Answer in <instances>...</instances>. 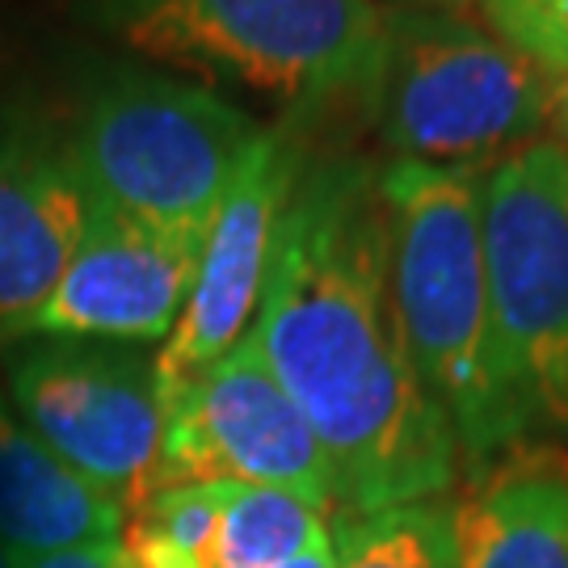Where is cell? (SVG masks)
<instances>
[{
  "mask_svg": "<svg viewBox=\"0 0 568 568\" xmlns=\"http://www.w3.org/2000/svg\"><path fill=\"white\" fill-rule=\"evenodd\" d=\"M379 4H405V9H443V13H471L476 0H379Z\"/></svg>",
  "mask_w": 568,
  "mask_h": 568,
  "instance_id": "cell-21",
  "label": "cell"
},
{
  "mask_svg": "<svg viewBox=\"0 0 568 568\" xmlns=\"http://www.w3.org/2000/svg\"><path fill=\"white\" fill-rule=\"evenodd\" d=\"M476 13L544 77L568 72V0H476Z\"/></svg>",
  "mask_w": 568,
  "mask_h": 568,
  "instance_id": "cell-17",
  "label": "cell"
},
{
  "mask_svg": "<svg viewBox=\"0 0 568 568\" xmlns=\"http://www.w3.org/2000/svg\"><path fill=\"white\" fill-rule=\"evenodd\" d=\"M98 199L63 126L0 114V333L55 291Z\"/></svg>",
  "mask_w": 568,
  "mask_h": 568,
  "instance_id": "cell-11",
  "label": "cell"
},
{
  "mask_svg": "<svg viewBox=\"0 0 568 568\" xmlns=\"http://www.w3.org/2000/svg\"><path fill=\"white\" fill-rule=\"evenodd\" d=\"M194 480L283 488L325 514L337 506L325 447L274 379L253 333L164 405L156 488Z\"/></svg>",
  "mask_w": 568,
  "mask_h": 568,
  "instance_id": "cell-8",
  "label": "cell"
},
{
  "mask_svg": "<svg viewBox=\"0 0 568 568\" xmlns=\"http://www.w3.org/2000/svg\"><path fill=\"white\" fill-rule=\"evenodd\" d=\"M232 480H194V485H164L152 488L135 506V523H126V535H152L178 551H185L194 565L211 548V535L220 527Z\"/></svg>",
  "mask_w": 568,
  "mask_h": 568,
  "instance_id": "cell-16",
  "label": "cell"
},
{
  "mask_svg": "<svg viewBox=\"0 0 568 568\" xmlns=\"http://www.w3.org/2000/svg\"><path fill=\"white\" fill-rule=\"evenodd\" d=\"M283 568H337V548L333 544H321V548L304 551L300 560H291V565Z\"/></svg>",
  "mask_w": 568,
  "mask_h": 568,
  "instance_id": "cell-22",
  "label": "cell"
},
{
  "mask_svg": "<svg viewBox=\"0 0 568 568\" xmlns=\"http://www.w3.org/2000/svg\"><path fill=\"white\" fill-rule=\"evenodd\" d=\"M455 568H568V450L514 443L450 506Z\"/></svg>",
  "mask_w": 568,
  "mask_h": 568,
  "instance_id": "cell-12",
  "label": "cell"
},
{
  "mask_svg": "<svg viewBox=\"0 0 568 568\" xmlns=\"http://www.w3.org/2000/svg\"><path fill=\"white\" fill-rule=\"evenodd\" d=\"M321 544H333L325 509L283 488L236 485L199 568H283Z\"/></svg>",
  "mask_w": 568,
  "mask_h": 568,
  "instance_id": "cell-14",
  "label": "cell"
},
{
  "mask_svg": "<svg viewBox=\"0 0 568 568\" xmlns=\"http://www.w3.org/2000/svg\"><path fill=\"white\" fill-rule=\"evenodd\" d=\"M4 396L63 464L122 509L156 488L164 400L143 354L68 337L18 342L4 363Z\"/></svg>",
  "mask_w": 568,
  "mask_h": 568,
  "instance_id": "cell-7",
  "label": "cell"
},
{
  "mask_svg": "<svg viewBox=\"0 0 568 568\" xmlns=\"http://www.w3.org/2000/svg\"><path fill=\"white\" fill-rule=\"evenodd\" d=\"M13 568H140L126 544H93V548L55 551V556H39V560H18Z\"/></svg>",
  "mask_w": 568,
  "mask_h": 568,
  "instance_id": "cell-18",
  "label": "cell"
},
{
  "mask_svg": "<svg viewBox=\"0 0 568 568\" xmlns=\"http://www.w3.org/2000/svg\"><path fill=\"white\" fill-rule=\"evenodd\" d=\"M0 568H13V556L4 551V544H0Z\"/></svg>",
  "mask_w": 568,
  "mask_h": 568,
  "instance_id": "cell-23",
  "label": "cell"
},
{
  "mask_svg": "<svg viewBox=\"0 0 568 568\" xmlns=\"http://www.w3.org/2000/svg\"><path fill=\"white\" fill-rule=\"evenodd\" d=\"M387 278L417 384L455 434L459 464L480 467L527 429L509 400L485 265V173L392 161L379 169Z\"/></svg>",
  "mask_w": 568,
  "mask_h": 568,
  "instance_id": "cell-2",
  "label": "cell"
},
{
  "mask_svg": "<svg viewBox=\"0 0 568 568\" xmlns=\"http://www.w3.org/2000/svg\"><path fill=\"white\" fill-rule=\"evenodd\" d=\"M304 161V148L286 126H262L241 156L224 190V203L206 227L182 321L152 358L164 405L185 384H194L206 366L220 363L248 333V321H257L278 224Z\"/></svg>",
  "mask_w": 568,
  "mask_h": 568,
  "instance_id": "cell-9",
  "label": "cell"
},
{
  "mask_svg": "<svg viewBox=\"0 0 568 568\" xmlns=\"http://www.w3.org/2000/svg\"><path fill=\"white\" fill-rule=\"evenodd\" d=\"M63 131L102 206L140 224L206 236L262 126L203 84L140 63H105L81 89Z\"/></svg>",
  "mask_w": 568,
  "mask_h": 568,
  "instance_id": "cell-5",
  "label": "cell"
},
{
  "mask_svg": "<svg viewBox=\"0 0 568 568\" xmlns=\"http://www.w3.org/2000/svg\"><path fill=\"white\" fill-rule=\"evenodd\" d=\"M122 544L131 548L140 568H199L185 551H178L173 544H164V539H152V535H126Z\"/></svg>",
  "mask_w": 568,
  "mask_h": 568,
  "instance_id": "cell-19",
  "label": "cell"
},
{
  "mask_svg": "<svg viewBox=\"0 0 568 568\" xmlns=\"http://www.w3.org/2000/svg\"><path fill=\"white\" fill-rule=\"evenodd\" d=\"M84 26L143 60L241 84L286 114L371 105L379 0H72Z\"/></svg>",
  "mask_w": 568,
  "mask_h": 568,
  "instance_id": "cell-3",
  "label": "cell"
},
{
  "mask_svg": "<svg viewBox=\"0 0 568 568\" xmlns=\"http://www.w3.org/2000/svg\"><path fill=\"white\" fill-rule=\"evenodd\" d=\"M548 126L556 131V143L568 152V72L551 77V98H548Z\"/></svg>",
  "mask_w": 568,
  "mask_h": 568,
  "instance_id": "cell-20",
  "label": "cell"
},
{
  "mask_svg": "<svg viewBox=\"0 0 568 568\" xmlns=\"http://www.w3.org/2000/svg\"><path fill=\"white\" fill-rule=\"evenodd\" d=\"M248 333L316 429L345 518L447 493L459 447L405 354L375 164L307 156Z\"/></svg>",
  "mask_w": 568,
  "mask_h": 568,
  "instance_id": "cell-1",
  "label": "cell"
},
{
  "mask_svg": "<svg viewBox=\"0 0 568 568\" xmlns=\"http://www.w3.org/2000/svg\"><path fill=\"white\" fill-rule=\"evenodd\" d=\"M122 539L126 509L63 464L0 392V544L13 565Z\"/></svg>",
  "mask_w": 568,
  "mask_h": 568,
  "instance_id": "cell-13",
  "label": "cell"
},
{
  "mask_svg": "<svg viewBox=\"0 0 568 568\" xmlns=\"http://www.w3.org/2000/svg\"><path fill=\"white\" fill-rule=\"evenodd\" d=\"M493 333L523 429L568 434V152L535 140L485 173Z\"/></svg>",
  "mask_w": 568,
  "mask_h": 568,
  "instance_id": "cell-6",
  "label": "cell"
},
{
  "mask_svg": "<svg viewBox=\"0 0 568 568\" xmlns=\"http://www.w3.org/2000/svg\"><path fill=\"white\" fill-rule=\"evenodd\" d=\"M199 232L140 224L98 203L81 248L55 291L0 342H105L152 345L178 328L203 257Z\"/></svg>",
  "mask_w": 568,
  "mask_h": 568,
  "instance_id": "cell-10",
  "label": "cell"
},
{
  "mask_svg": "<svg viewBox=\"0 0 568 568\" xmlns=\"http://www.w3.org/2000/svg\"><path fill=\"white\" fill-rule=\"evenodd\" d=\"M551 77L467 13L384 4L366 114L392 161L471 169L544 140Z\"/></svg>",
  "mask_w": 568,
  "mask_h": 568,
  "instance_id": "cell-4",
  "label": "cell"
},
{
  "mask_svg": "<svg viewBox=\"0 0 568 568\" xmlns=\"http://www.w3.org/2000/svg\"><path fill=\"white\" fill-rule=\"evenodd\" d=\"M333 548L337 568H455L450 509L438 501H413L345 518Z\"/></svg>",
  "mask_w": 568,
  "mask_h": 568,
  "instance_id": "cell-15",
  "label": "cell"
}]
</instances>
